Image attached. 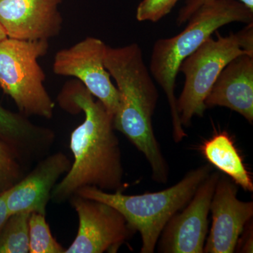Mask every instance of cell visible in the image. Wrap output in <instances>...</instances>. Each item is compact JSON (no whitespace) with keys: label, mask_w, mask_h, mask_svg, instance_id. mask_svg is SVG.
I'll list each match as a JSON object with an SVG mask.
<instances>
[{"label":"cell","mask_w":253,"mask_h":253,"mask_svg":"<svg viewBox=\"0 0 253 253\" xmlns=\"http://www.w3.org/2000/svg\"><path fill=\"white\" fill-rule=\"evenodd\" d=\"M81 82L66 83L57 100L64 111L84 120L71 133L70 148L73 163L62 180L55 185L51 200L66 202L84 186H95L107 192H123L124 169L122 153L113 127V116Z\"/></svg>","instance_id":"1"},{"label":"cell","mask_w":253,"mask_h":253,"mask_svg":"<svg viewBox=\"0 0 253 253\" xmlns=\"http://www.w3.org/2000/svg\"><path fill=\"white\" fill-rule=\"evenodd\" d=\"M104 65L119 93V106L113 116L115 130L121 131L144 155L153 179L166 184L169 166L152 126L158 91L140 46L136 43L119 47L106 46Z\"/></svg>","instance_id":"2"},{"label":"cell","mask_w":253,"mask_h":253,"mask_svg":"<svg viewBox=\"0 0 253 253\" xmlns=\"http://www.w3.org/2000/svg\"><path fill=\"white\" fill-rule=\"evenodd\" d=\"M188 21L185 29L179 34L155 42L150 63L151 76L168 99L173 139L176 143L186 136L174 94L176 78L181 63L219 28L232 22L252 23L253 11L239 0H214L201 6Z\"/></svg>","instance_id":"3"},{"label":"cell","mask_w":253,"mask_h":253,"mask_svg":"<svg viewBox=\"0 0 253 253\" xmlns=\"http://www.w3.org/2000/svg\"><path fill=\"white\" fill-rule=\"evenodd\" d=\"M212 171L211 165L190 171L181 181L167 189L141 195L107 192L95 186H84L76 194L111 206L121 213L126 222L141 237V253H154L165 226L189 204L199 186Z\"/></svg>","instance_id":"4"},{"label":"cell","mask_w":253,"mask_h":253,"mask_svg":"<svg viewBox=\"0 0 253 253\" xmlns=\"http://www.w3.org/2000/svg\"><path fill=\"white\" fill-rule=\"evenodd\" d=\"M217 35L215 40L208 38L179 67L185 76V83L176 99V109L185 127L191 126L194 116H204L207 109L205 100L226 65L240 55L253 56V22L229 36H221L218 32Z\"/></svg>","instance_id":"5"},{"label":"cell","mask_w":253,"mask_h":253,"mask_svg":"<svg viewBox=\"0 0 253 253\" xmlns=\"http://www.w3.org/2000/svg\"><path fill=\"white\" fill-rule=\"evenodd\" d=\"M47 41L6 38L0 42V87L21 114L51 119L54 103L46 91V76L38 59L47 54Z\"/></svg>","instance_id":"6"},{"label":"cell","mask_w":253,"mask_h":253,"mask_svg":"<svg viewBox=\"0 0 253 253\" xmlns=\"http://www.w3.org/2000/svg\"><path fill=\"white\" fill-rule=\"evenodd\" d=\"M77 212V236L65 253H117L135 231L122 214L109 205L73 195L69 199Z\"/></svg>","instance_id":"7"},{"label":"cell","mask_w":253,"mask_h":253,"mask_svg":"<svg viewBox=\"0 0 253 253\" xmlns=\"http://www.w3.org/2000/svg\"><path fill=\"white\" fill-rule=\"evenodd\" d=\"M106 44L99 38L87 37L55 54L53 72L71 76L81 82L101 101L113 116L119 106V93L104 65Z\"/></svg>","instance_id":"8"},{"label":"cell","mask_w":253,"mask_h":253,"mask_svg":"<svg viewBox=\"0 0 253 253\" xmlns=\"http://www.w3.org/2000/svg\"><path fill=\"white\" fill-rule=\"evenodd\" d=\"M220 173L212 172L199 186L182 212L176 213L158 239L163 253H203L208 229V214Z\"/></svg>","instance_id":"9"},{"label":"cell","mask_w":253,"mask_h":253,"mask_svg":"<svg viewBox=\"0 0 253 253\" xmlns=\"http://www.w3.org/2000/svg\"><path fill=\"white\" fill-rule=\"evenodd\" d=\"M237 185L229 178L219 176L210 212L212 223L204 253L235 252L240 237L253 216V201L237 199Z\"/></svg>","instance_id":"10"},{"label":"cell","mask_w":253,"mask_h":253,"mask_svg":"<svg viewBox=\"0 0 253 253\" xmlns=\"http://www.w3.org/2000/svg\"><path fill=\"white\" fill-rule=\"evenodd\" d=\"M63 0H0V25L9 38L47 41L63 26Z\"/></svg>","instance_id":"11"},{"label":"cell","mask_w":253,"mask_h":253,"mask_svg":"<svg viewBox=\"0 0 253 253\" xmlns=\"http://www.w3.org/2000/svg\"><path fill=\"white\" fill-rule=\"evenodd\" d=\"M72 163L62 152L46 156L28 175L2 191L10 215L18 212H37L46 215L51 191Z\"/></svg>","instance_id":"12"},{"label":"cell","mask_w":253,"mask_h":253,"mask_svg":"<svg viewBox=\"0 0 253 253\" xmlns=\"http://www.w3.org/2000/svg\"><path fill=\"white\" fill-rule=\"evenodd\" d=\"M206 108L223 106L253 122V56L240 55L228 63L205 100Z\"/></svg>","instance_id":"13"},{"label":"cell","mask_w":253,"mask_h":253,"mask_svg":"<svg viewBox=\"0 0 253 253\" xmlns=\"http://www.w3.org/2000/svg\"><path fill=\"white\" fill-rule=\"evenodd\" d=\"M55 138L49 128L37 126L27 116L11 112L0 105V139L9 145L21 162L42 158Z\"/></svg>","instance_id":"14"},{"label":"cell","mask_w":253,"mask_h":253,"mask_svg":"<svg viewBox=\"0 0 253 253\" xmlns=\"http://www.w3.org/2000/svg\"><path fill=\"white\" fill-rule=\"evenodd\" d=\"M201 151L211 166L225 173L245 191L253 192L252 178L227 132L216 133L211 139L205 141Z\"/></svg>","instance_id":"15"},{"label":"cell","mask_w":253,"mask_h":253,"mask_svg":"<svg viewBox=\"0 0 253 253\" xmlns=\"http://www.w3.org/2000/svg\"><path fill=\"white\" fill-rule=\"evenodd\" d=\"M29 212L10 215L0 231V253H29Z\"/></svg>","instance_id":"16"},{"label":"cell","mask_w":253,"mask_h":253,"mask_svg":"<svg viewBox=\"0 0 253 253\" xmlns=\"http://www.w3.org/2000/svg\"><path fill=\"white\" fill-rule=\"evenodd\" d=\"M45 217L39 213H31L28 221L29 253H65L66 249L51 235Z\"/></svg>","instance_id":"17"},{"label":"cell","mask_w":253,"mask_h":253,"mask_svg":"<svg viewBox=\"0 0 253 253\" xmlns=\"http://www.w3.org/2000/svg\"><path fill=\"white\" fill-rule=\"evenodd\" d=\"M21 163L14 150L0 139V192L9 189L22 178Z\"/></svg>","instance_id":"18"},{"label":"cell","mask_w":253,"mask_h":253,"mask_svg":"<svg viewBox=\"0 0 253 253\" xmlns=\"http://www.w3.org/2000/svg\"><path fill=\"white\" fill-rule=\"evenodd\" d=\"M178 0H143L136 9L137 21L157 22L169 14Z\"/></svg>","instance_id":"19"},{"label":"cell","mask_w":253,"mask_h":253,"mask_svg":"<svg viewBox=\"0 0 253 253\" xmlns=\"http://www.w3.org/2000/svg\"><path fill=\"white\" fill-rule=\"evenodd\" d=\"M214 0H186L185 4L179 11L176 18V25L180 26L189 21L191 16L203 5ZM253 11V0H239Z\"/></svg>","instance_id":"20"},{"label":"cell","mask_w":253,"mask_h":253,"mask_svg":"<svg viewBox=\"0 0 253 253\" xmlns=\"http://www.w3.org/2000/svg\"><path fill=\"white\" fill-rule=\"evenodd\" d=\"M10 217L9 211L2 192H0V231L4 226L5 223Z\"/></svg>","instance_id":"21"},{"label":"cell","mask_w":253,"mask_h":253,"mask_svg":"<svg viewBox=\"0 0 253 253\" xmlns=\"http://www.w3.org/2000/svg\"><path fill=\"white\" fill-rule=\"evenodd\" d=\"M6 38H7V36H6V33H5L4 28L0 25V42Z\"/></svg>","instance_id":"22"}]
</instances>
